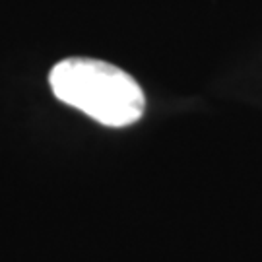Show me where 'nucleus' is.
Wrapping results in <instances>:
<instances>
[{
  "instance_id": "nucleus-1",
  "label": "nucleus",
  "mask_w": 262,
  "mask_h": 262,
  "mask_svg": "<svg viewBox=\"0 0 262 262\" xmlns=\"http://www.w3.org/2000/svg\"><path fill=\"white\" fill-rule=\"evenodd\" d=\"M49 84L58 101L111 128L130 126L146 109L140 84L122 68L97 58L60 60L53 66Z\"/></svg>"
}]
</instances>
